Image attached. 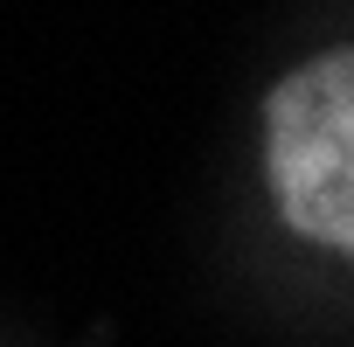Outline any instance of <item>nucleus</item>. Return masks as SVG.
Wrapping results in <instances>:
<instances>
[{"label":"nucleus","instance_id":"f257e3e1","mask_svg":"<svg viewBox=\"0 0 354 347\" xmlns=\"http://www.w3.org/2000/svg\"><path fill=\"white\" fill-rule=\"evenodd\" d=\"M264 167L278 209L319 250H354V56L299 63L264 104Z\"/></svg>","mask_w":354,"mask_h":347}]
</instances>
